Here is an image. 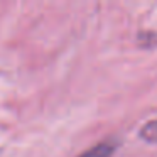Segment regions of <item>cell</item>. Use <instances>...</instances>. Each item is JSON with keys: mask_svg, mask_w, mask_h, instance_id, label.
<instances>
[{"mask_svg": "<svg viewBox=\"0 0 157 157\" xmlns=\"http://www.w3.org/2000/svg\"><path fill=\"white\" fill-rule=\"evenodd\" d=\"M115 152V144L113 142H101L95 145L93 149L83 152L79 157H112Z\"/></svg>", "mask_w": 157, "mask_h": 157, "instance_id": "cell-1", "label": "cell"}, {"mask_svg": "<svg viewBox=\"0 0 157 157\" xmlns=\"http://www.w3.org/2000/svg\"><path fill=\"white\" fill-rule=\"evenodd\" d=\"M140 137L149 144H157V120L145 123L140 128Z\"/></svg>", "mask_w": 157, "mask_h": 157, "instance_id": "cell-2", "label": "cell"}]
</instances>
